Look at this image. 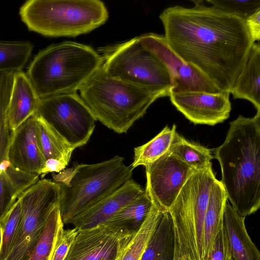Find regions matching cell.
<instances>
[{"mask_svg":"<svg viewBox=\"0 0 260 260\" xmlns=\"http://www.w3.org/2000/svg\"><path fill=\"white\" fill-rule=\"evenodd\" d=\"M192 2L191 8L171 6L159 15L167 43L221 91L231 93L254 42L244 20L203 1Z\"/></svg>","mask_w":260,"mask_h":260,"instance_id":"6da1fadb","label":"cell"},{"mask_svg":"<svg viewBox=\"0 0 260 260\" xmlns=\"http://www.w3.org/2000/svg\"><path fill=\"white\" fill-rule=\"evenodd\" d=\"M214 157L233 208L244 217L255 213L260 207V113L231 122Z\"/></svg>","mask_w":260,"mask_h":260,"instance_id":"7a4b0ae2","label":"cell"},{"mask_svg":"<svg viewBox=\"0 0 260 260\" xmlns=\"http://www.w3.org/2000/svg\"><path fill=\"white\" fill-rule=\"evenodd\" d=\"M100 54L74 42L51 45L35 56L26 73L39 98L75 93L101 67Z\"/></svg>","mask_w":260,"mask_h":260,"instance_id":"3957f363","label":"cell"},{"mask_svg":"<svg viewBox=\"0 0 260 260\" xmlns=\"http://www.w3.org/2000/svg\"><path fill=\"white\" fill-rule=\"evenodd\" d=\"M124 160L116 155L100 162L77 164L52 173V181L60 188L59 208L64 225L131 179L134 169L125 165Z\"/></svg>","mask_w":260,"mask_h":260,"instance_id":"277c9868","label":"cell"},{"mask_svg":"<svg viewBox=\"0 0 260 260\" xmlns=\"http://www.w3.org/2000/svg\"><path fill=\"white\" fill-rule=\"evenodd\" d=\"M79 90L96 120L118 134L126 133L157 99L169 96L112 77L102 66Z\"/></svg>","mask_w":260,"mask_h":260,"instance_id":"5b68a950","label":"cell"},{"mask_svg":"<svg viewBox=\"0 0 260 260\" xmlns=\"http://www.w3.org/2000/svg\"><path fill=\"white\" fill-rule=\"evenodd\" d=\"M19 14L29 30L51 37L88 33L104 24L109 16L99 0H28Z\"/></svg>","mask_w":260,"mask_h":260,"instance_id":"8992f818","label":"cell"},{"mask_svg":"<svg viewBox=\"0 0 260 260\" xmlns=\"http://www.w3.org/2000/svg\"><path fill=\"white\" fill-rule=\"evenodd\" d=\"M216 179L212 166L195 171L168 211L175 237L174 258L204 260V222L211 186Z\"/></svg>","mask_w":260,"mask_h":260,"instance_id":"52a82bcc","label":"cell"},{"mask_svg":"<svg viewBox=\"0 0 260 260\" xmlns=\"http://www.w3.org/2000/svg\"><path fill=\"white\" fill-rule=\"evenodd\" d=\"M100 51L102 68L109 76L170 96L172 80L168 69L138 37Z\"/></svg>","mask_w":260,"mask_h":260,"instance_id":"ba28073f","label":"cell"},{"mask_svg":"<svg viewBox=\"0 0 260 260\" xmlns=\"http://www.w3.org/2000/svg\"><path fill=\"white\" fill-rule=\"evenodd\" d=\"M60 194L57 183L42 179L20 194L22 220L14 245L6 260H28L50 214L59 205Z\"/></svg>","mask_w":260,"mask_h":260,"instance_id":"9c48e42d","label":"cell"},{"mask_svg":"<svg viewBox=\"0 0 260 260\" xmlns=\"http://www.w3.org/2000/svg\"><path fill=\"white\" fill-rule=\"evenodd\" d=\"M75 149L85 145L96 121L76 92L40 99L35 113Z\"/></svg>","mask_w":260,"mask_h":260,"instance_id":"30bf717a","label":"cell"},{"mask_svg":"<svg viewBox=\"0 0 260 260\" xmlns=\"http://www.w3.org/2000/svg\"><path fill=\"white\" fill-rule=\"evenodd\" d=\"M145 191L152 203L168 211L182 188L196 171L170 151L146 166Z\"/></svg>","mask_w":260,"mask_h":260,"instance_id":"8fae6325","label":"cell"},{"mask_svg":"<svg viewBox=\"0 0 260 260\" xmlns=\"http://www.w3.org/2000/svg\"><path fill=\"white\" fill-rule=\"evenodd\" d=\"M138 37L142 45L156 55L168 69L172 80L171 92L215 93L221 91L198 69L181 59L169 47L164 35L149 33Z\"/></svg>","mask_w":260,"mask_h":260,"instance_id":"7c38bea8","label":"cell"},{"mask_svg":"<svg viewBox=\"0 0 260 260\" xmlns=\"http://www.w3.org/2000/svg\"><path fill=\"white\" fill-rule=\"evenodd\" d=\"M230 92H171L173 105L195 124L215 125L224 121L232 109Z\"/></svg>","mask_w":260,"mask_h":260,"instance_id":"4fadbf2b","label":"cell"},{"mask_svg":"<svg viewBox=\"0 0 260 260\" xmlns=\"http://www.w3.org/2000/svg\"><path fill=\"white\" fill-rule=\"evenodd\" d=\"M129 241L104 224L78 230L64 260H116Z\"/></svg>","mask_w":260,"mask_h":260,"instance_id":"5bb4252c","label":"cell"},{"mask_svg":"<svg viewBox=\"0 0 260 260\" xmlns=\"http://www.w3.org/2000/svg\"><path fill=\"white\" fill-rule=\"evenodd\" d=\"M7 159L15 167L39 175L45 159L37 141L35 115L13 131L7 151Z\"/></svg>","mask_w":260,"mask_h":260,"instance_id":"9a60e30c","label":"cell"},{"mask_svg":"<svg viewBox=\"0 0 260 260\" xmlns=\"http://www.w3.org/2000/svg\"><path fill=\"white\" fill-rule=\"evenodd\" d=\"M144 190L132 179L113 193L85 211L70 223L78 230L103 224Z\"/></svg>","mask_w":260,"mask_h":260,"instance_id":"2e32d148","label":"cell"},{"mask_svg":"<svg viewBox=\"0 0 260 260\" xmlns=\"http://www.w3.org/2000/svg\"><path fill=\"white\" fill-rule=\"evenodd\" d=\"M40 99L27 75L14 74L8 105V121L13 132L36 113Z\"/></svg>","mask_w":260,"mask_h":260,"instance_id":"e0dca14e","label":"cell"},{"mask_svg":"<svg viewBox=\"0 0 260 260\" xmlns=\"http://www.w3.org/2000/svg\"><path fill=\"white\" fill-rule=\"evenodd\" d=\"M245 218L240 215L227 201L222 224L233 260H260V253L249 236Z\"/></svg>","mask_w":260,"mask_h":260,"instance_id":"ac0fdd59","label":"cell"},{"mask_svg":"<svg viewBox=\"0 0 260 260\" xmlns=\"http://www.w3.org/2000/svg\"><path fill=\"white\" fill-rule=\"evenodd\" d=\"M152 205V201L144 190L104 224L121 238L130 240L142 226Z\"/></svg>","mask_w":260,"mask_h":260,"instance_id":"d6986e66","label":"cell"},{"mask_svg":"<svg viewBox=\"0 0 260 260\" xmlns=\"http://www.w3.org/2000/svg\"><path fill=\"white\" fill-rule=\"evenodd\" d=\"M234 99L251 102L260 113V45L254 43L245 66L239 76L231 93Z\"/></svg>","mask_w":260,"mask_h":260,"instance_id":"ffe728a7","label":"cell"},{"mask_svg":"<svg viewBox=\"0 0 260 260\" xmlns=\"http://www.w3.org/2000/svg\"><path fill=\"white\" fill-rule=\"evenodd\" d=\"M175 244L172 218L164 210L140 260H174Z\"/></svg>","mask_w":260,"mask_h":260,"instance_id":"44dd1931","label":"cell"},{"mask_svg":"<svg viewBox=\"0 0 260 260\" xmlns=\"http://www.w3.org/2000/svg\"><path fill=\"white\" fill-rule=\"evenodd\" d=\"M227 196L220 181L217 179L210 192L204 222V260H206L213 242L222 224V217Z\"/></svg>","mask_w":260,"mask_h":260,"instance_id":"7402d4cb","label":"cell"},{"mask_svg":"<svg viewBox=\"0 0 260 260\" xmlns=\"http://www.w3.org/2000/svg\"><path fill=\"white\" fill-rule=\"evenodd\" d=\"M34 115L37 141L45 161L54 158L67 166L75 148L61 138L44 120Z\"/></svg>","mask_w":260,"mask_h":260,"instance_id":"603a6c76","label":"cell"},{"mask_svg":"<svg viewBox=\"0 0 260 260\" xmlns=\"http://www.w3.org/2000/svg\"><path fill=\"white\" fill-rule=\"evenodd\" d=\"M176 132V125L165 126L159 133L147 143L135 147L133 169L139 166H146L154 162L169 152Z\"/></svg>","mask_w":260,"mask_h":260,"instance_id":"cb8c5ba5","label":"cell"},{"mask_svg":"<svg viewBox=\"0 0 260 260\" xmlns=\"http://www.w3.org/2000/svg\"><path fill=\"white\" fill-rule=\"evenodd\" d=\"M169 151L196 171L212 166L213 156L210 149L187 141L177 132Z\"/></svg>","mask_w":260,"mask_h":260,"instance_id":"d4e9b609","label":"cell"},{"mask_svg":"<svg viewBox=\"0 0 260 260\" xmlns=\"http://www.w3.org/2000/svg\"><path fill=\"white\" fill-rule=\"evenodd\" d=\"M164 210L153 203L150 212L139 231L119 253L116 260H140L153 233Z\"/></svg>","mask_w":260,"mask_h":260,"instance_id":"484cf974","label":"cell"},{"mask_svg":"<svg viewBox=\"0 0 260 260\" xmlns=\"http://www.w3.org/2000/svg\"><path fill=\"white\" fill-rule=\"evenodd\" d=\"M33 49L27 42L0 40V74L21 71L27 63Z\"/></svg>","mask_w":260,"mask_h":260,"instance_id":"4316f807","label":"cell"},{"mask_svg":"<svg viewBox=\"0 0 260 260\" xmlns=\"http://www.w3.org/2000/svg\"><path fill=\"white\" fill-rule=\"evenodd\" d=\"M0 74V162L7 159V151L13 132L8 121V105L14 74Z\"/></svg>","mask_w":260,"mask_h":260,"instance_id":"83f0119b","label":"cell"},{"mask_svg":"<svg viewBox=\"0 0 260 260\" xmlns=\"http://www.w3.org/2000/svg\"><path fill=\"white\" fill-rule=\"evenodd\" d=\"M64 225L59 205L50 214L45 228L28 260H51L60 227Z\"/></svg>","mask_w":260,"mask_h":260,"instance_id":"f1b7e54d","label":"cell"},{"mask_svg":"<svg viewBox=\"0 0 260 260\" xmlns=\"http://www.w3.org/2000/svg\"><path fill=\"white\" fill-rule=\"evenodd\" d=\"M22 220L20 201L17 199L0 221V260H6L15 243Z\"/></svg>","mask_w":260,"mask_h":260,"instance_id":"f546056e","label":"cell"},{"mask_svg":"<svg viewBox=\"0 0 260 260\" xmlns=\"http://www.w3.org/2000/svg\"><path fill=\"white\" fill-rule=\"evenodd\" d=\"M212 6L244 21L260 10L259 0H208Z\"/></svg>","mask_w":260,"mask_h":260,"instance_id":"4dcf8cb0","label":"cell"},{"mask_svg":"<svg viewBox=\"0 0 260 260\" xmlns=\"http://www.w3.org/2000/svg\"><path fill=\"white\" fill-rule=\"evenodd\" d=\"M20 194L0 165V221L7 214Z\"/></svg>","mask_w":260,"mask_h":260,"instance_id":"1f68e13d","label":"cell"},{"mask_svg":"<svg viewBox=\"0 0 260 260\" xmlns=\"http://www.w3.org/2000/svg\"><path fill=\"white\" fill-rule=\"evenodd\" d=\"M62 225L58 233L51 260H64L78 232L72 229H64Z\"/></svg>","mask_w":260,"mask_h":260,"instance_id":"d6a6232c","label":"cell"},{"mask_svg":"<svg viewBox=\"0 0 260 260\" xmlns=\"http://www.w3.org/2000/svg\"><path fill=\"white\" fill-rule=\"evenodd\" d=\"M206 260H233L223 224L216 235Z\"/></svg>","mask_w":260,"mask_h":260,"instance_id":"836d02e7","label":"cell"},{"mask_svg":"<svg viewBox=\"0 0 260 260\" xmlns=\"http://www.w3.org/2000/svg\"><path fill=\"white\" fill-rule=\"evenodd\" d=\"M250 35L254 42L260 39V10L245 20Z\"/></svg>","mask_w":260,"mask_h":260,"instance_id":"e575fe53","label":"cell"},{"mask_svg":"<svg viewBox=\"0 0 260 260\" xmlns=\"http://www.w3.org/2000/svg\"><path fill=\"white\" fill-rule=\"evenodd\" d=\"M66 166L61 161L54 158H50L45 161V164L39 174L43 178L49 173H58L66 169Z\"/></svg>","mask_w":260,"mask_h":260,"instance_id":"d590c367","label":"cell"},{"mask_svg":"<svg viewBox=\"0 0 260 260\" xmlns=\"http://www.w3.org/2000/svg\"><path fill=\"white\" fill-rule=\"evenodd\" d=\"M174 260H185V259L183 256H180L177 258H174Z\"/></svg>","mask_w":260,"mask_h":260,"instance_id":"8d00e7d4","label":"cell"}]
</instances>
